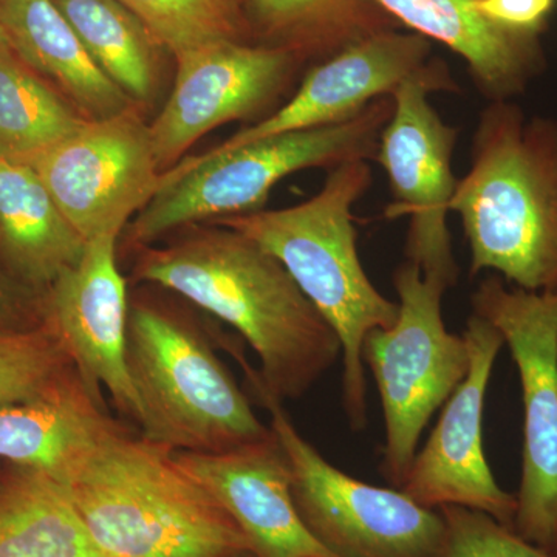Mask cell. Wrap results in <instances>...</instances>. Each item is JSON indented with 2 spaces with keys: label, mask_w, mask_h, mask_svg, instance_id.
Returning a JSON list of instances; mask_svg holds the SVG:
<instances>
[{
  "label": "cell",
  "mask_w": 557,
  "mask_h": 557,
  "mask_svg": "<svg viewBox=\"0 0 557 557\" xmlns=\"http://www.w3.org/2000/svg\"><path fill=\"white\" fill-rule=\"evenodd\" d=\"M84 240L121 237L163 182L149 124L131 109L89 120L78 132L28 160Z\"/></svg>",
  "instance_id": "cell-11"
},
{
  "label": "cell",
  "mask_w": 557,
  "mask_h": 557,
  "mask_svg": "<svg viewBox=\"0 0 557 557\" xmlns=\"http://www.w3.org/2000/svg\"><path fill=\"white\" fill-rule=\"evenodd\" d=\"M438 512L445 522L442 557H553L486 512L463 507Z\"/></svg>",
  "instance_id": "cell-27"
},
{
  "label": "cell",
  "mask_w": 557,
  "mask_h": 557,
  "mask_svg": "<svg viewBox=\"0 0 557 557\" xmlns=\"http://www.w3.org/2000/svg\"><path fill=\"white\" fill-rule=\"evenodd\" d=\"M132 281L188 300L236 330L260 368H242L255 391L302 398L343 350L336 333L287 269L237 231L212 223L161 247L138 248Z\"/></svg>",
  "instance_id": "cell-1"
},
{
  "label": "cell",
  "mask_w": 557,
  "mask_h": 557,
  "mask_svg": "<svg viewBox=\"0 0 557 557\" xmlns=\"http://www.w3.org/2000/svg\"><path fill=\"white\" fill-rule=\"evenodd\" d=\"M429 40L392 30L357 40L317 65L295 97L212 150L240 148L271 135L317 129L351 119L426 65Z\"/></svg>",
  "instance_id": "cell-15"
},
{
  "label": "cell",
  "mask_w": 557,
  "mask_h": 557,
  "mask_svg": "<svg viewBox=\"0 0 557 557\" xmlns=\"http://www.w3.org/2000/svg\"><path fill=\"white\" fill-rule=\"evenodd\" d=\"M449 211L463 223L471 276L493 271L512 287L556 292L557 121L491 102Z\"/></svg>",
  "instance_id": "cell-2"
},
{
  "label": "cell",
  "mask_w": 557,
  "mask_h": 557,
  "mask_svg": "<svg viewBox=\"0 0 557 557\" xmlns=\"http://www.w3.org/2000/svg\"><path fill=\"white\" fill-rule=\"evenodd\" d=\"M370 185L369 161H346L330 170L322 189L302 203L212 222L273 255L336 333L343 350L344 409L355 431L368 424L362 344L372 330L391 327L398 317V304L370 282L358 255L351 208Z\"/></svg>",
  "instance_id": "cell-4"
},
{
  "label": "cell",
  "mask_w": 557,
  "mask_h": 557,
  "mask_svg": "<svg viewBox=\"0 0 557 557\" xmlns=\"http://www.w3.org/2000/svg\"><path fill=\"white\" fill-rule=\"evenodd\" d=\"M86 247L30 161L0 149V270L44 295Z\"/></svg>",
  "instance_id": "cell-19"
},
{
  "label": "cell",
  "mask_w": 557,
  "mask_h": 557,
  "mask_svg": "<svg viewBox=\"0 0 557 557\" xmlns=\"http://www.w3.org/2000/svg\"><path fill=\"white\" fill-rule=\"evenodd\" d=\"M87 121L13 50H0V149L32 160L78 132Z\"/></svg>",
  "instance_id": "cell-23"
},
{
  "label": "cell",
  "mask_w": 557,
  "mask_h": 557,
  "mask_svg": "<svg viewBox=\"0 0 557 557\" xmlns=\"http://www.w3.org/2000/svg\"><path fill=\"white\" fill-rule=\"evenodd\" d=\"M174 57L219 40H237L236 0H120Z\"/></svg>",
  "instance_id": "cell-26"
},
{
  "label": "cell",
  "mask_w": 557,
  "mask_h": 557,
  "mask_svg": "<svg viewBox=\"0 0 557 557\" xmlns=\"http://www.w3.org/2000/svg\"><path fill=\"white\" fill-rule=\"evenodd\" d=\"M46 321L42 295L0 270V332L36 327Z\"/></svg>",
  "instance_id": "cell-28"
},
{
  "label": "cell",
  "mask_w": 557,
  "mask_h": 557,
  "mask_svg": "<svg viewBox=\"0 0 557 557\" xmlns=\"http://www.w3.org/2000/svg\"><path fill=\"white\" fill-rule=\"evenodd\" d=\"M237 557H256L255 555H252V553H244V555H240V556H237Z\"/></svg>",
  "instance_id": "cell-32"
},
{
  "label": "cell",
  "mask_w": 557,
  "mask_h": 557,
  "mask_svg": "<svg viewBox=\"0 0 557 557\" xmlns=\"http://www.w3.org/2000/svg\"><path fill=\"white\" fill-rule=\"evenodd\" d=\"M75 370L49 319L36 327L0 332V408L42 397Z\"/></svg>",
  "instance_id": "cell-25"
},
{
  "label": "cell",
  "mask_w": 557,
  "mask_h": 557,
  "mask_svg": "<svg viewBox=\"0 0 557 557\" xmlns=\"http://www.w3.org/2000/svg\"><path fill=\"white\" fill-rule=\"evenodd\" d=\"M0 463H2V461H0Z\"/></svg>",
  "instance_id": "cell-33"
},
{
  "label": "cell",
  "mask_w": 557,
  "mask_h": 557,
  "mask_svg": "<svg viewBox=\"0 0 557 557\" xmlns=\"http://www.w3.org/2000/svg\"><path fill=\"white\" fill-rule=\"evenodd\" d=\"M417 35L448 47L467 62L491 101L522 94L545 67L537 35L487 20L479 0H372Z\"/></svg>",
  "instance_id": "cell-17"
},
{
  "label": "cell",
  "mask_w": 557,
  "mask_h": 557,
  "mask_svg": "<svg viewBox=\"0 0 557 557\" xmlns=\"http://www.w3.org/2000/svg\"><path fill=\"white\" fill-rule=\"evenodd\" d=\"M443 65L426 64L394 91V112L381 132L375 160L394 190L388 219L409 215L408 260L429 276L457 282L448 228L449 203L456 190L453 152L458 131L432 108L429 95L456 90Z\"/></svg>",
  "instance_id": "cell-10"
},
{
  "label": "cell",
  "mask_w": 557,
  "mask_h": 557,
  "mask_svg": "<svg viewBox=\"0 0 557 557\" xmlns=\"http://www.w3.org/2000/svg\"><path fill=\"white\" fill-rule=\"evenodd\" d=\"M397 321L375 329L362 344L383 408L386 442L381 474L401 487L429 420L468 375L471 357L465 336L446 330L442 299L449 285L406 260L394 274Z\"/></svg>",
  "instance_id": "cell-7"
},
{
  "label": "cell",
  "mask_w": 557,
  "mask_h": 557,
  "mask_svg": "<svg viewBox=\"0 0 557 557\" xmlns=\"http://www.w3.org/2000/svg\"><path fill=\"white\" fill-rule=\"evenodd\" d=\"M10 49L9 40H7L5 33L0 28V50Z\"/></svg>",
  "instance_id": "cell-30"
},
{
  "label": "cell",
  "mask_w": 557,
  "mask_h": 557,
  "mask_svg": "<svg viewBox=\"0 0 557 557\" xmlns=\"http://www.w3.org/2000/svg\"><path fill=\"white\" fill-rule=\"evenodd\" d=\"M126 368L139 434L172 450L211 454L273 435L193 314L148 289L129 296Z\"/></svg>",
  "instance_id": "cell-5"
},
{
  "label": "cell",
  "mask_w": 557,
  "mask_h": 557,
  "mask_svg": "<svg viewBox=\"0 0 557 557\" xmlns=\"http://www.w3.org/2000/svg\"><path fill=\"white\" fill-rule=\"evenodd\" d=\"M260 27L333 54L350 44L387 32L384 11L372 0H249Z\"/></svg>",
  "instance_id": "cell-24"
},
{
  "label": "cell",
  "mask_w": 557,
  "mask_h": 557,
  "mask_svg": "<svg viewBox=\"0 0 557 557\" xmlns=\"http://www.w3.org/2000/svg\"><path fill=\"white\" fill-rule=\"evenodd\" d=\"M555 0H479L487 20L509 30L534 33L544 27Z\"/></svg>",
  "instance_id": "cell-29"
},
{
  "label": "cell",
  "mask_w": 557,
  "mask_h": 557,
  "mask_svg": "<svg viewBox=\"0 0 557 557\" xmlns=\"http://www.w3.org/2000/svg\"><path fill=\"white\" fill-rule=\"evenodd\" d=\"M120 424L102 392L75 370L42 397L0 408V461L38 469L64 485Z\"/></svg>",
  "instance_id": "cell-18"
},
{
  "label": "cell",
  "mask_w": 557,
  "mask_h": 557,
  "mask_svg": "<svg viewBox=\"0 0 557 557\" xmlns=\"http://www.w3.org/2000/svg\"><path fill=\"white\" fill-rule=\"evenodd\" d=\"M108 557H237L247 537L174 450L121 423L61 485Z\"/></svg>",
  "instance_id": "cell-3"
},
{
  "label": "cell",
  "mask_w": 557,
  "mask_h": 557,
  "mask_svg": "<svg viewBox=\"0 0 557 557\" xmlns=\"http://www.w3.org/2000/svg\"><path fill=\"white\" fill-rule=\"evenodd\" d=\"M0 557H108L60 483L38 469L0 463Z\"/></svg>",
  "instance_id": "cell-21"
},
{
  "label": "cell",
  "mask_w": 557,
  "mask_h": 557,
  "mask_svg": "<svg viewBox=\"0 0 557 557\" xmlns=\"http://www.w3.org/2000/svg\"><path fill=\"white\" fill-rule=\"evenodd\" d=\"M463 336L471 357L468 375L446 401L437 426L416 454L399 490L421 507L478 509L512 528L518 511L516 494L498 486L483 448L487 384L505 346L504 336L474 313Z\"/></svg>",
  "instance_id": "cell-12"
},
{
  "label": "cell",
  "mask_w": 557,
  "mask_h": 557,
  "mask_svg": "<svg viewBox=\"0 0 557 557\" xmlns=\"http://www.w3.org/2000/svg\"><path fill=\"white\" fill-rule=\"evenodd\" d=\"M392 112L394 98L384 97L332 126L271 135L182 161L163 172L156 196L127 225V240L135 248L152 247L186 226L260 211L271 189L295 172L375 160Z\"/></svg>",
  "instance_id": "cell-6"
},
{
  "label": "cell",
  "mask_w": 557,
  "mask_h": 557,
  "mask_svg": "<svg viewBox=\"0 0 557 557\" xmlns=\"http://www.w3.org/2000/svg\"><path fill=\"white\" fill-rule=\"evenodd\" d=\"M548 553L553 557H557V530H556L555 541H553L552 547H549Z\"/></svg>",
  "instance_id": "cell-31"
},
{
  "label": "cell",
  "mask_w": 557,
  "mask_h": 557,
  "mask_svg": "<svg viewBox=\"0 0 557 557\" xmlns=\"http://www.w3.org/2000/svg\"><path fill=\"white\" fill-rule=\"evenodd\" d=\"M170 100L149 124L160 170L168 171L205 134L251 119L278 97L295 57L282 47L219 40L183 51Z\"/></svg>",
  "instance_id": "cell-13"
},
{
  "label": "cell",
  "mask_w": 557,
  "mask_h": 557,
  "mask_svg": "<svg viewBox=\"0 0 557 557\" xmlns=\"http://www.w3.org/2000/svg\"><path fill=\"white\" fill-rule=\"evenodd\" d=\"M270 428L292 468L296 508L311 534L336 557H442L445 522L401 490L369 485L333 467L263 391Z\"/></svg>",
  "instance_id": "cell-8"
},
{
  "label": "cell",
  "mask_w": 557,
  "mask_h": 557,
  "mask_svg": "<svg viewBox=\"0 0 557 557\" xmlns=\"http://www.w3.org/2000/svg\"><path fill=\"white\" fill-rule=\"evenodd\" d=\"M91 60L135 102L157 89L156 46L148 28L120 0H53Z\"/></svg>",
  "instance_id": "cell-22"
},
{
  "label": "cell",
  "mask_w": 557,
  "mask_h": 557,
  "mask_svg": "<svg viewBox=\"0 0 557 557\" xmlns=\"http://www.w3.org/2000/svg\"><path fill=\"white\" fill-rule=\"evenodd\" d=\"M0 28L13 53L86 119H110L137 106L91 60L53 0H0Z\"/></svg>",
  "instance_id": "cell-20"
},
{
  "label": "cell",
  "mask_w": 557,
  "mask_h": 557,
  "mask_svg": "<svg viewBox=\"0 0 557 557\" xmlns=\"http://www.w3.org/2000/svg\"><path fill=\"white\" fill-rule=\"evenodd\" d=\"M174 456L228 512L256 557H336L300 519L292 468L274 432L225 453Z\"/></svg>",
  "instance_id": "cell-16"
},
{
  "label": "cell",
  "mask_w": 557,
  "mask_h": 557,
  "mask_svg": "<svg viewBox=\"0 0 557 557\" xmlns=\"http://www.w3.org/2000/svg\"><path fill=\"white\" fill-rule=\"evenodd\" d=\"M119 237L87 242L83 258L42 295L44 313L91 387L109 392L116 410L138 426L137 397L126 368L129 293L116 262Z\"/></svg>",
  "instance_id": "cell-14"
},
{
  "label": "cell",
  "mask_w": 557,
  "mask_h": 557,
  "mask_svg": "<svg viewBox=\"0 0 557 557\" xmlns=\"http://www.w3.org/2000/svg\"><path fill=\"white\" fill-rule=\"evenodd\" d=\"M471 306L504 336L522 387V475L512 528L548 552L557 530V289L527 292L490 274Z\"/></svg>",
  "instance_id": "cell-9"
}]
</instances>
